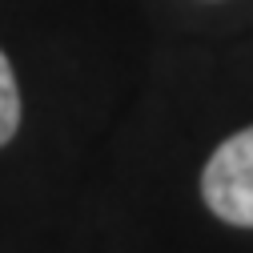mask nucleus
Listing matches in <instances>:
<instances>
[{"mask_svg": "<svg viewBox=\"0 0 253 253\" xmlns=\"http://www.w3.org/2000/svg\"><path fill=\"white\" fill-rule=\"evenodd\" d=\"M201 197L225 225L253 229V125L213 149L201 169Z\"/></svg>", "mask_w": 253, "mask_h": 253, "instance_id": "1", "label": "nucleus"}, {"mask_svg": "<svg viewBox=\"0 0 253 253\" xmlns=\"http://www.w3.org/2000/svg\"><path fill=\"white\" fill-rule=\"evenodd\" d=\"M16 129H20V88L8 56L0 52V149L16 137Z\"/></svg>", "mask_w": 253, "mask_h": 253, "instance_id": "2", "label": "nucleus"}]
</instances>
